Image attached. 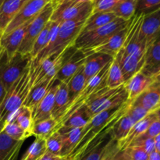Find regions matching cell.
<instances>
[{
	"label": "cell",
	"mask_w": 160,
	"mask_h": 160,
	"mask_svg": "<svg viewBox=\"0 0 160 160\" xmlns=\"http://www.w3.org/2000/svg\"><path fill=\"white\" fill-rule=\"evenodd\" d=\"M119 0H95L93 12H112Z\"/></svg>",
	"instance_id": "60d3db41"
},
{
	"label": "cell",
	"mask_w": 160,
	"mask_h": 160,
	"mask_svg": "<svg viewBox=\"0 0 160 160\" xmlns=\"http://www.w3.org/2000/svg\"><path fill=\"white\" fill-rule=\"evenodd\" d=\"M83 128H76L71 130L68 132L65 133L62 135V150L60 152V157L67 158L70 156V153L73 151L78 142L81 140V135L82 133Z\"/></svg>",
	"instance_id": "4dcf8cb0"
},
{
	"label": "cell",
	"mask_w": 160,
	"mask_h": 160,
	"mask_svg": "<svg viewBox=\"0 0 160 160\" xmlns=\"http://www.w3.org/2000/svg\"><path fill=\"white\" fill-rule=\"evenodd\" d=\"M85 58L86 55L81 49L77 48L76 51L66 60L55 78L60 82L67 83L78 70L84 66Z\"/></svg>",
	"instance_id": "9a60e30c"
},
{
	"label": "cell",
	"mask_w": 160,
	"mask_h": 160,
	"mask_svg": "<svg viewBox=\"0 0 160 160\" xmlns=\"http://www.w3.org/2000/svg\"><path fill=\"white\" fill-rule=\"evenodd\" d=\"M55 1H56V3H59V2H60L61 1H62V0H55Z\"/></svg>",
	"instance_id": "6f0895ef"
},
{
	"label": "cell",
	"mask_w": 160,
	"mask_h": 160,
	"mask_svg": "<svg viewBox=\"0 0 160 160\" xmlns=\"http://www.w3.org/2000/svg\"><path fill=\"white\" fill-rule=\"evenodd\" d=\"M154 79H155V83H156L157 84H159L160 86V73L156 74V76L154 77Z\"/></svg>",
	"instance_id": "816d5d0a"
},
{
	"label": "cell",
	"mask_w": 160,
	"mask_h": 160,
	"mask_svg": "<svg viewBox=\"0 0 160 160\" xmlns=\"http://www.w3.org/2000/svg\"><path fill=\"white\" fill-rule=\"evenodd\" d=\"M129 23L130 20H125L117 17L110 23L101 28L93 31L80 33L73 45L78 49H81L87 56L94 48L104 44L114 34L126 28Z\"/></svg>",
	"instance_id": "277c9868"
},
{
	"label": "cell",
	"mask_w": 160,
	"mask_h": 160,
	"mask_svg": "<svg viewBox=\"0 0 160 160\" xmlns=\"http://www.w3.org/2000/svg\"><path fill=\"white\" fill-rule=\"evenodd\" d=\"M138 0H119L112 12L118 18L129 20L135 15Z\"/></svg>",
	"instance_id": "e575fe53"
},
{
	"label": "cell",
	"mask_w": 160,
	"mask_h": 160,
	"mask_svg": "<svg viewBox=\"0 0 160 160\" xmlns=\"http://www.w3.org/2000/svg\"><path fill=\"white\" fill-rule=\"evenodd\" d=\"M31 21V20H30L23 23L21 26L18 27L16 29L12 30L11 32L4 34L2 37V48L6 51L8 58L9 59L12 57L18 51Z\"/></svg>",
	"instance_id": "e0dca14e"
},
{
	"label": "cell",
	"mask_w": 160,
	"mask_h": 160,
	"mask_svg": "<svg viewBox=\"0 0 160 160\" xmlns=\"http://www.w3.org/2000/svg\"><path fill=\"white\" fill-rule=\"evenodd\" d=\"M111 62L107 64L101 71L98 72L95 77H93V78L86 84L85 87L83 89L82 92L78 95V96L75 98L74 101H73V102L71 103V105L69 106L67 112L64 114V116L62 117V118L61 119V120L59 121V123L64 121V120H65L66 119L68 118L74 111H76L77 109H79L81 106H82L83 105L85 104L87 100L88 99L89 97H90L92 94L98 92V91L103 88L106 87V77H107L108 70H109V67H110ZM59 123H58V124H59Z\"/></svg>",
	"instance_id": "ba28073f"
},
{
	"label": "cell",
	"mask_w": 160,
	"mask_h": 160,
	"mask_svg": "<svg viewBox=\"0 0 160 160\" xmlns=\"http://www.w3.org/2000/svg\"><path fill=\"white\" fill-rule=\"evenodd\" d=\"M85 20H69L59 23L55 42L47 49H44L31 60V67L35 68L43 59L54 53L62 52L68 47L73 45L81 33Z\"/></svg>",
	"instance_id": "3957f363"
},
{
	"label": "cell",
	"mask_w": 160,
	"mask_h": 160,
	"mask_svg": "<svg viewBox=\"0 0 160 160\" xmlns=\"http://www.w3.org/2000/svg\"><path fill=\"white\" fill-rule=\"evenodd\" d=\"M7 123H15L20 126L29 138L32 135V129L34 126L32 110L24 106L17 109L8 120Z\"/></svg>",
	"instance_id": "4316f807"
},
{
	"label": "cell",
	"mask_w": 160,
	"mask_h": 160,
	"mask_svg": "<svg viewBox=\"0 0 160 160\" xmlns=\"http://www.w3.org/2000/svg\"><path fill=\"white\" fill-rule=\"evenodd\" d=\"M86 79L84 74V66L78 70L76 73L67 83V90L69 95V106L74 101L75 98L78 96L85 87Z\"/></svg>",
	"instance_id": "f546056e"
},
{
	"label": "cell",
	"mask_w": 160,
	"mask_h": 160,
	"mask_svg": "<svg viewBox=\"0 0 160 160\" xmlns=\"http://www.w3.org/2000/svg\"><path fill=\"white\" fill-rule=\"evenodd\" d=\"M115 59L120 65L125 83L142 70L145 62V56H123L120 52Z\"/></svg>",
	"instance_id": "ffe728a7"
},
{
	"label": "cell",
	"mask_w": 160,
	"mask_h": 160,
	"mask_svg": "<svg viewBox=\"0 0 160 160\" xmlns=\"http://www.w3.org/2000/svg\"><path fill=\"white\" fill-rule=\"evenodd\" d=\"M134 124L135 122L125 112L124 115L122 116L118 121L114 124V126L111 128V133L113 138L117 142L123 140L127 137Z\"/></svg>",
	"instance_id": "1f68e13d"
},
{
	"label": "cell",
	"mask_w": 160,
	"mask_h": 160,
	"mask_svg": "<svg viewBox=\"0 0 160 160\" xmlns=\"http://www.w3.org/2000/svg\"><path fill=\"white\" fill-rule=\"evenodd\" d=\"M132 160H148V154L141 147H128Z\"/></svg>",
	"instance_id": "ee69618b"
},
{
	"label": "cell",
	"mask_w": 160,
	"mask_h": 160,
	"mask_svg": "<svg viewBox=\"0 0 160 160\" xmlns=\"http://www.w3.org/2000/svg\"><path fill=\"white\" fill-rule=\"evenodd\" d=\"M126 113L128 114L129 117H131V119H132L136 123L137 122L142 120L144 117H146V116L149 113V112H148V111L145 110V109H143V108L142 107L131 106V105L130 104L128 109H127Z\"/></svg>",
	"instance_id": "b9f144b4"
},
{
	"label": "cell",
	"mask_w": 160,
	"mask_h": 160,
	"mask_svg": "<svg viewBox=\"0 0 160 160\" xmlns=\"http://www.w3.org/2000/svg\"><path fill=\"white\" fill-rule=\"evenodd\" d=\"M154 113L156 114V118H157V120L160 121V107L158 108L157 109H156V110L154 111Z\"/></svg>",
	"instance_id": "f5cc1de1"
},
{
	"label": "cell",
	"mask_w": 160,
	"mask_h": 160,
	"mask_svg": "<svg viewBox=\"0 0 160 160\" xmlns=\"http://www.w3.org/2000/svg\"><path fill=\"white\" fill-rule=\"evenodd\" d=\"M31 60V55H23L18 52L9 59L2 48L0 53V81L6 92L23 75Z\"/></svg>",
	"instance_id": "5b68a950"
},
{
	"label": "cell",
	"mask_w": 160,
	"mask_h": 160,
	"mask_svg": "<svg viewBox=\"0 0 160 160\" xmlns=\"http://www.w3.org/2000/svg\"><path fill=\"white\" fill-rule=\"evenodd\" d=\"M159 73H160V72H159Z\"/></svg>",
	"instance_id": "91938a15"
},
{
	"label": "cell",
	"mask_w": 160,
	"mask_h": 160,
	"mask_svg": "<svg viewBox=\"0 0 160 160\" xmlns=\"http://www.w3.org/2000/svg\"><path fill=\"white\" fill-rule=\"evenodd\" d=\"M2 129H3V128H2V126L1 124H0V133L2 132Z\"/></svg>",
	"instance_id": "9f6ffc18"
},
{
	"label": "cell",
	"mask_w": 160,
	"mask_h": 160,
	"mask_svg": "<svg viewBox=\"0 0 160 160\" xmlns=\"http://www.w3.org/2000/svg\"><path fill=\"white\" fill-rule=\"evenodd\" d=\"M157 120V118L156 117V114L154 112H151L148 114L145 117H144L140 121L137 122L133 126L131 131H129L128 134L125 138L121 140L120 142H118L119 148L120 149H123V148H128V145L131 144V142L133 140L140 136L141 134H144L145 131L148 130L150 125L154 121Z\"/></svg>",
	"instance_id": "d4e9b609"
},
{
	"label": "cell",
	"mask_w": 160,
	"mask_h": 160,
	"mask_svg": "<svg viewBox=\"0 0 160 160\" xmlns=\"http://www.w3.org/2000/svg\"><path fill=\"white\" fill-rule=\"evenodd\" d=\"M94 2L80 3L62 9H55L52 21L61 23L69 20H86L93 12Z\"/></svg>",
	"instance_id": "9c48e42d"
},
{
	"label": "cell",
	"mask_w": 160,
	"mask_h": 160,
	"mask_svg": "<svg viewBox=\"0 0 160 160\" xmlns=\"http://www.w3.org/2000/svg\"><path fill=\"white\" fill-rule=\"evenodd\" d=\"M92 117L89 115L85 105L77 109L67 119L62 123H59L56 127V131H58L60 134H63L71 130L76 128H84L91 120Z\"/></svg>",
	"instance_id": "7402d4cb"
},
{
	"label": "cell",
	"mask_w": 160,
	"mask_h": 160,
	"mask_svg": "<svg viewBox=\"0 0 160 160\" xmlns=\"http://www.w3.org/2000/svg\"><path fill=\"white\" fill-rule=\"evenodd\" d=\"M52 0H28L16 15L3 32L2 35L11 32L12 30L21 26L23 23L32 20L48 3Z\"/></svg>",
	"instance_id": "30bf717a"
},
{
	"label": "cell",
	"mask_w": 160,
	"mask_h": 160,
	"mask_svg": "<svg viewBox=\"0 0 160 160\" xmlns=\"http://www.w3.org/2000/svg\"><path fill=\"white\" fill-rule=\"evenodd\" d=\"M45 152V140L40 138H36L20 160H38Z\"/></svg>",
	"instance_id": "d590c367"
},
{
	"label": "cell",
	"mask_w": 160,
	"mask_h": 160,
	"mask_svg": "<svg viewBox=\"0 0 160 160\" xmlns=\"http://www.w3.org/2000/svg\"><path fill=\"white\" fill-rule=\"evenodd\" d=\"M53 80H54V78L50 81H42L38 84H36L34 86H32L30 89L29 93H28L23 106L31 109L33 112V110L35 109L36 106L41 102V100L46 95Z\"/></svg>",
	"instance_id": "83f0119b"
},
{
	"label": "cell",
	"mask_w": 160,
	"mask_h": 160,
	"mask_svg": "<svg viewBox=\"0 0 160 160\" xmlns=\"http://www.w3.org/2000/svg\"><path fill=\"white\" fill-rule=\"evenodd\" d=\"M58 160H67V158H62V157H60Z\"/></svg>",
	"instance_id": "11a10c76"
},
{
	"label": "cell",
	"mask_w": 160,
	"mask_h": 160,
	"mask_svg": "<svg viewBox=\"0 0 160 160\" xmlns=\"http://www.w3.org/2000/svg\"><path fill=\"white\" fill-rule=\"evenodd\" d=\"M116 18H117V17L112 12H92L89 16L88 18L85 20V23H84L81 33L93 31L97 28H101V27L110 23Z\"/></svg>",
	"instance_id": "f1b7e54d"
},
{
	"label": "cell",
	"mask_w": 160,
	"mask_h": 160,
	"mask_svg": "<svg viewBox=\"0 0 160 160\" xmlns=\"http://www.w3.org/2000/svg\"><path fill=\"white\" fill-rule=\"evenodd\" d=\"M125 81L120 70V65L114 58L111 62L106 77V87L109 89H116L124 85Z\"/></svg>",
	"instance_id": "d6a6232c"
},
{
	"label": "cell",
	"mask_w": 160,
	"mask_h": 160,
	"mask_svg": "<svg viewBox=\"0 0 160 160\" xmlns=\"http://www.w3.org/2000/svg\"><path fill=\"white\" fill-rule=\"evenodd\" d=\"M28 0H0V31L4 32Z\"/></svg>",
	"instance_id": "603a6c76"
},
{
	"label": "cell",
	"mask_w": 160,
	"mask_h": 160,
	"mask_svg": "<svg viewBox=\"0 0 160 160\" xmlns=\"http://www.w3.org/2000/svg\"><path fill=\"white\" fill-rule=\"evenodd\" d=\"M31 65L6 92L0 103V124L4 128L9 117L23 105L31 89Z\"/></svg>",
	"instance_id": "7a4b0ae2"
},
{
	"label": "cell",
	"mask_w": 160,
	"mask_h": 160,
	"mask_svg": "<svg viewBox=\"0 0 160 160\" xmlns=\"http://www.w3.org/2000/svg\"><path fill=\"white\" fill-rule=\"evenodd\" d=\"M58 122L55 119L49 118L42 121L34 123L32 129V135L36 138L46 139L56 131Z\"/></svg>",
	"instance_id": "836d02e7"
},
{
	"label": "cell",
	"mask_w": 160,
	"mask_h": 160,
	"mask_svg": "<svg viewBox=\"0 0 160 160\" xmlns=\"http://www.w3.org/2000/svg\"><path fill=\"white\" fill-rule=\"evenodd\" d=\"M111 129L94 139L87 148L74 160H102L109 143L113 140Z\"/></svg>",
	"instance_id": "8fae6325"
},
{
	"label": "cell",
	"mask_w": 160,
	"mask_h": 160,
	"mask_svg": "<svg viewBox=\"0 0 160 160\" xmlns=\"http://www.w3.org/2000/svg\"><path fill=\"white\" fill-rule=\"evenodd\" d=\"M6 89H5L1 81H0V103L2 102V101L3 98H4L5 95H6Z\"/></svg>",
	"instance_id": "681fc988"
},
{
	"label": "cell",
	"mask_w": 160,
	"mask_h": 160,
	"mask_svg": "<svg viewBox=\"0 0 160 160\" xmlns=\"http://www.w3.org/2000/svg\"><path fill=\"white\" fill-rule=\"evenodd\" d=\"M131 19L130 20V23L126 28L120 30L118 32L114 34L110 38L108 39L104 44L99 45V46L96 47L94 48L92 51L88 55L91 54L92 52H102L105 53V54L109 55V56H112L113 58L116 57L120 50L123 48V45H124L125 42L127 40V38L128 36V33H129L130 26H131ZM87 55V56H88Z\"/></svg>",
	"instance_id": "5bb4252c"
},
{
	"label": "cell",
	"mask_w": 160,
	"mask_h": 160,
	"mask_svg": "<svg viewBox=\"0 0 160 160\" xmlns=\"http://www.w3.org/2000/svg\"><path fill=\"white\" fill-rule=\"evenodd\" d=\"M130 104L143 108L149 112H154L160 107V86L154 81L147 90Z\"/></svg>",
	"instance_id": "44dd1931"
},
{
	"label": "cell",
	"mask_w": 160,
	"mask_h": 160,
	"mask_svg": "<svg viewBox=\"0 0 160 160\" xmlns=\"http://www.w3.org/2000/svg\"><path fill=\"white\" fill-rule=\"evenodd\" d=\"M160 32V8L144 15L139 31V38L147 46L152 43Z\"/></svg>",
	"instance_id": "7c38bea8"
},
{
	"label": "cell",
	"mask_w": 160,
	"mask_h": 160,
	"mask_svg": "<svg viewBox=\"0 0 160 160\" xmlns=\"http://www.w3.org/2000/svg\"><path fill=\"white\" fill-rule=\"evenodd\" d=\"M154 81V77L147 76L142 71L134 75L124 84V88L128 92V102H132L138 96L147 90Z\"/></svg>",
	"instance_id": "d6986e66"
},
{
	"label": "cell",
	"mask_w": 160,
	"mask_h": 160,
	"mask_svg": "<svg viewBox=\"0 0 160 160\" xmlns=\"http://www.w3.org/2000/svg\"><path fill=\"white\" fill-rule=\"evenodd\" d=\"M11 138L17 141H23L28 138L23 130L15 123H7L5 124L2 131Z\"/></svg>",
	"instance_id": "f35d334b"
},
{
	"label": "cell",
	"mask_w": 160,
	"mask_h": 160,
	"mask_svg": "<svg viewBox=\"0 0 160 160\" xmlns=\"http://www.w3.org/2000/svg\"><path fill=\"white\" fill-rule=\"evenodd\" d=\"M69 106V95L67 83L59 82L55 95L54 105L52 110V118L55 119L58 123L67 112Z\"/></svg>",
	"instance_id": "cb8c5ba5"
},
{
	"label": "cell",
	"mask_w": 160,
	"mask_h": 160,
	"mask_svg": "<svg viewBox=\"0 0 160 160\" xmlns=\"http://www.w3.org/2000/svg\"><path fill=\"white\" fill-rule=\"evenodd\" d=\"M2 34L3 33L0 31V53H1L2 50V45H1V39H2Z\"/></svg>",
	"instance_id": "db71d44e"
},
{
	"label": "cell",
	"mask_w": 160,
	"mask_h": 160,
	"mask_svg": "<svg viewBox=\"0 0 160 160\" xmlns=\"http://www.w3.org/2000/svg\"><path fill=\"white\" fill-rule=\"evenodd\" d=\"M74 45L68 47L59 53H54L42 61L35 68L30 67L31 88L42 81H50L55 78L67 59L76 51Z\"/></svg>",
	"instance_id": "8992f818"
},
{
	"label": "cell",
	"mask_w": 160,
	"mask_h": 160,
	"mask_svg": "<svg viewBox=\"0 0 160 160\" xmlns=\"http://www.w3.org/2000/svg\"><path fill=\"white\" fill-rule=\"evenodd\" d=\"M59 82L60 81L54 78L46 95L41 100L35 109L33 110L32 115L34 123L52 118V110L54 105L55 95H56V92L57 90Z\"/></svg>",
	"instance_id": "4fadbf2b"
},
{
	"label": "cell",
	"mask_w": 160,
	"mask_h": 160,
	"mask_svg": "<svg viewBox=\"0 0 160 160\" xmlns=\"http://www.w3.org/2000/svg\"><path fill=\"white\" fill-rule=\"evenodd\" d=\"M95 0H62L60 2L56 3V9H62V8L68 7V6H74L80 3L87 2H94Z\"/></svg>",
	"instance_id": "bcb514c9"
},
{
	"label": "cell",
	"mask_w": 160,
	"mask_h": 160,
	"mask_svg": "<svg viewBox=\"0 0 160 160\" xmlns=\"http://www.w3.org/2000/svg\"><path fill=\"white\" fill-rule=\"evenodd\" d=\"M67 160H69V159H67Z\"/></svg>",
	"instance_id": "680465c9"
},
{
	"label": "cell",
	"mask_w": 160,
	"mask_h": 160,
	"mask_svg": "<svg viewBox=\"0 0 160 160\" xmlns=\"http://www.w3.org/2000/svg\"><path fill=\"white\" fill-rule=\"evenodd\" d=\"M128 147H141L143 148L148 155L156 151V145H155V138L139 139L135 138L131 142Z\"/></svg>",
	"instance_id": "ab89813d"
},
{
	"label": "cell",
	"mask_w": 160,
	"mask_h": 160,
	"mask_svg": "<svg viewBox=\"0 0 160 160\" xmlns=\"http://www.w3.org/2000/svg\"><path fill=\"white\" fill-rule=\"evenodd\" d=\"M113 59L112 56L102 52H92L88 55L84 63V74L86 82H88Z\"/></svg>",
	"instance_id": "ac0fdd59"
},
{
	"label": "cell",
	"mask_w": 160,
	"mask_h": 160,
	"mask_svg": "<svg viewBox=\"0 0 160 160\" xmlns=\"http://www.w3.org/2000/svg\"><path fill=\"white\" fill-rule=\"evenodd\" d=\"M62 145V135L58 131H55L52 134H51L49 137L45 139L46 152L53 155V156L60 157Z\"/></svg>",
	"instance_id": "8d00e7d4"
},
{
	"label": "cell",
	"mask_w": 160,
	"mask_h": 160,
	"mask_svg": "<svg viewBox=\"0 0 160 160\" xmlns=\"http://www.w3.org/2000/svg\"><path fill=\"white\" fill-rule=\"evenodd\" d=\"M160 8V0H138L135 15H146Z\"/></svg>",
	"instance_id": "74e56055"
},
{
	"label": "cell",
	"mask_w": 160,
	"mask_h": 160,
	"mask_svg": "<svg viewBox=\"0 0 160 160\" xmlns=\"http://www.w3.org/2000/svg\"><path fill=\"white\" fill-rule=\"evenodd\" d=\"M155 145H156V150L160 153V134L155 138Z\"/></svg>",
	"instance_id": "f907efd6"
},
{
	"label": "cell",
	"mask_w": 160,
	"mask_h": 160,
	"mask_svg": "<svg viewBox=\"0 0 160 160\" xmlns=\"http://www.w3.org/2000/svg\"><path fill=\"white\" fill-rule=\"evenodd\" d=\"M23 141L11 138L3 131L0 133V160H16Z\"/></svg>",
	"instance_id": "484cf974"
},
{
	"label": "cell",
	"mask_w": 160,
	"mask_h": 160,
	"mask_svg": "<svg viewBox=\"0 0 160 160\" xmlns=\"http://www.w3.org/2000/svg\"><path fill=\"white\" fill-rule=\"evenodd\" d=\"M148 160H160V153L159 152L154 151L153 152L150 153L148 155Z\"/></svg>",
	"instance_id": "c3c4849f"
},
{
	"label": "cell",
	"mask_w": 160,
	"mask_h": 160,
	"mask_svg": "<svg viewBox=\"0 0 160 160\" xmlns=\"http://www.w3.org/2000/svg\"><path fill=\"white\" fill-rule=\"evenodd\" d=\"M56 2L52 0L43 8L42 11L30 22L26 34L23 38L22 43L18 49L20 54H31L34 42L38 37L42 30L45 28L47 23L51 20L52 15L56 9Z\"/></svg>",
	"instance_id": "52a82bcc"
},
{
	"label": "cell",
	"mask_w": 160,
	"mask_h": 160,
	"mask_svg": "<svg viewBox=\"0 0 160 160\" xmlns=\"http://www.w3.org/2000/svg\"><path fill=\"white\" fill-rule=\"evenodd\" d=\"M129 105L130 102H128L120 107L105 110L92 117L90 121L84 127L81 135V140L67 159L69 160L78 159L94 139L102 133L110 130L114 126L119 119L124 115Z\"/></svg>",
	"instance_id": "6da1fadb"
},
{
	"label": "cell",
	"mask_w": 160,
	"mask_h": 160,
	"mask_svg": "<svg viewBox=\"0 0 160 160\" xmlns=\"http://www.w3.org/2000/svg\"><path fill=\"white\" fill-rule=\"evenodd\" d=\"M119 150H120V148H119L118 142H117V140H115V139H113V140L109 143V146H108L107 149H106V153H105L104 156H103L102 159V160H112L114 155H115Z\"/></svg>",
	"instance_id": "f6af8a7d"
},
{
	"label": "cell",
	"mask_w": 160,
	"mask_h": 160,
	"mask_svg": "<svg viewBox=\"0 0 160 160\" xmlns=\"http://www.w3.org/2000/svg\"><path fill=\"white\" fill-rule=\"evenodd\" d=\"M141 71L149 77L160 72V32L147 48L145 65Z\"/></svg>",
	"instance_id": "2e32d148"
},
{
	"label": "cell",
	"mask_w": 160,
	"mask_h": 160,
	"mask_svg": "<svg viewBox=\"0 0 160 160\" xmlns=\"http://www.w3.org/2000/svg\"><path fill=\"white\" fill-rule=\"evenodd\" d=\"M160 134V121L156 120L153 122L149 128H148L144 134H141L136 138L139 139H146V138H155L157 135Z\"/></svg>",
	"instance_id": "7bdbcfd3"
},
{
	"label": "cell",
	"mask_w": 160,
	"mask_h": 160,
	"mask_svg": "<svg viewBox=\"0 0 160 160\" xmlns=\"http://www.w3.org/2000/svg\"><path fill=\"white\" fill-rule=\"evenodd\" d=\"M112 160H132L128 148L120 149L112 157Z\"/></svg>",
	"instance_id": "7dc6e473"
}]
</instances>
